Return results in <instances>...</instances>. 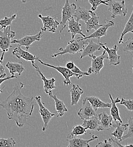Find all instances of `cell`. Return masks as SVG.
I'll use <instances>...</instances> for the list:
<instances>
[{
	"mask_svg": "<svg viewBox=\"0 0 133 147\" xmlns=\"http://www.w3.org/2000/svg\"><path fill=\"white\" fill-rule=\"evenodd\" d=\"M24 84L17 82L11 93L3 101L0 102V107L6 111L8 119L15 121L20 128L27 124V120L32 115L34 109V97L24 96L21 92Z\"/></svg>",
	"mask_w": 133,
	"mask_h": 147,
	"instance_id": "6da1fadb",
	"label": "cell"
},
{
	"mask_svg": "<svg viewBox=\"0 0 133 147\" xmlns=\"http://www.w3.org/2000/svg\"><path fill=\"white\" fill-rule=\"evenodd\" d=\"M88 39L80 40L78 37L76 38V39H72L68 42V45L65 49L60 47L58 49L59 52H57L52 55V57L55 58L57 57L58 55H63L65 54L75 55L82 52L88 44Z\"/></svg>",
	"mask_w": 133,
	"mask_h": 147,
	"instance_id": "7a4b0ae2",
	"label": "cell"
},
{
	"mask_svg": "<svg viewBox=\"0 0 133 147\" xmlns=\"http://www.w3.org/2000/svg\"><path fill=\"white\" fill-rule=\"evenodd\" d=\"M16 35V32L11 30L10 26L4 29H0V49L2 53L0 57L1 60H3L5 53L9 51V48L12 47L11 39L14 37Z\"/></svg>",
	"mask_w": 133,
	"mask_h": 147,
	"instance_id": "3957f363",
	"label": "cell"
},
{
	"mask_svg": "<svg viewBox=\"0 0 133 147\" xmlns=\"http://www.w3.org/2000/svg\"><path fill=\"white\" fill-rule=\"evenodd\" d=\"M76 8V5L75 3H70L69 0H65V4L62 8L61 21L59 22L61 26V28L59 30L60 33H61L66 28L68 21L71 18L73 17Z\"/></svg>",
	"mask_w": 133,
	"mask_h": 147,
	"instance_id": "277c9868",
	"label": "cell"
},
{
	"mask_svg": "<svg viewBox=\"0 0 133 147\" xmlns=\"http://www.w3.org/2000/svg\"><path fill=\"white\" fill-rule=\"evenodd\" d=\"M108 10L111 13V18H115L117 16L125 17L128 13V9L125 0L120 1L110 0L108 2Z\"/></svg>",
	"mask_w": 133,
	"mask_h": 147,
	"instance_id": "5b68a950",
	"label": "cell"
},
{
	"mask_svg": "<svg viewBox=\"0 0 133 147\" xmlns=\"http://www.w3.org/2000/svg\"><path fill=\"white\" fill-rule=\"evenodd\" d=\"M37 60L41 65L47 66V67H51V68H52L53 69H55L58 72H59V73L61 74L64 78V79L63 80V84L65 86H68V85H70L72 84V82L70 79V78L72 76H74L78 79H79V76L78 74L72 72V70L68 69L66 67L61 66L59 65L55 66V65H53L51 64L45 63L43 61H42L41 59H40L38 58Z\"/></svg>",
	"mask_w": 133,
	"mask_h": 147,
	"instance_id": "8992f818",
	"label": "cell"
},
{
	"mask_svg": "<svg viewBox=\"0 0 133 147\" xmlns=\"http://www.w3.org/2000/svg\"><path fill=\"white\" fill-rule=\"evenodd\" d=\"M35 98L39 107V113L44 123L42 127V131H44L48 128L49 122L51 121L52 118L55 115V114L51 113L44 106V104L42 102L41 97L40 96H36L35 97Z\"/></svg>",
	"mask_w": 133,
	"mask_h": 147,
	"instance_id": "52a82bcc",
	"label": "cell"
},
{
	"mask_svg": "<svg viewBox=\"0 0 133 147\" xmlns=\"http://www.w3.org/2000/svg\"><path fill=\"white\" fill-rule=\"evenodd\" d=\"M38 17L41 19L43 24V27L41 28L43 32L48 31L55 33L56 32L58 26L59 25V22L57 20V16H43L41 14H39Z\"/></svg>",
	"mask_w": 133,
	"mask_h": 147,
	"instance_id": "ba28073f",
	"label": "cell"
},
{
	"mask_svg": "<svg viewBox=\"0 0 133 147\" xmlns=\"http://www.w3.org/2000/svg\"><path fill=\"white\" fill-rule=\"evenodd\" d=\"M43 36V32L41 31L35 35H26L19 39H14L11 41V44H18L19 47L24 46L26 51H28L31 44L35 41H40Z\"/></svg>",
	"mask_w": 133,
	"mask_h": 147,
	"instance_id": "9c48e42d",
	"label": "cell"
},
{
	"mask_svg": "<svg viewBox=\"0 0 133 147\" xmlns=\"http://www.w3.org/2000/svg\"><path fill=\"white\" fill-rule=\"evenodd\" d=\"M32 65L36 70L38 75L40 77L44 82L43 88L45 93L49 95L52 94V90L56 88L55 86V82L56 80L54 78H51L50 79L47 78L44 75L41 73L38 66L35 65V62H32Z\"/></svg>",
	"mask_w": 133,
	"mask_h": 147,
	"instance_id": "30bf717a",
	"label": "cell"
},
{
	"mask_svg": "<svg viewBox=\"0 0 133 147\" xmlns=\"http://www.w3.org/2000/svg\"><path fill=\"white\" fill-rule=\"evenodd\" d=\"M77 114L83 121L90 119L97 114L96 110L93 108L90 102L84 98L83 100L82 106L78 111Z\"/></svg>",
	"mask_w": 133,
	"mask_h": 147,
	"instance_id": "8fae6325",
	"label": "cell"
},
{
	"mask_svg": "<svg viewBox=\"0 0 133 147\" xmlns=\"http://www.w3.org/2000/svg\"><path fill=\"white\" fill-rule=\"evenodd\" d=\"M88 44L85 47L84 49L82 52V54L80 56V58L82 59L85 57L88 56L91 58H94L96 55H94L96 52L99 51L102 49V45L104 43L100 42L99 41L97 43L95 42L92 39H88Z\"/></svg>",
	"mask_w": 133,
	"mask_h": 147,
	"instance_id": "7c38bea8",
	"label": "cell"
},
{
	"mask_svg": "<svg viewBox=\"0 0 133 147\" xmlns=\"http://www.w3.org/2000/svg\"><path fill=\"white\" fill-rule=\"evenodd\" d=\"M105 53L106 52L104 51L101 55L97 57L95 56L94 58H92L91 66L87 70L89 73L96 75L99 74L100 70L104 67V59H108V57L105 56Z\"/></svg>",
	"mask_w": 133,
	"mask_h": 147,
	"instance_id": "4fadbf2b",
	"label": "cell"
},
{
	"mask_svg": "<svg viewBox=\"0 0 133 147\" xmlns=\"http://www.w3.org/2000/svg\"><path fill=\"white\" fill-rule=\"evenodd\" d=\"M114 25V22L112 20L107 21L105 24H103L101 27L95 30V32H93L92 34L88 36L84 37H79V39L80 40H83L85 39H92V38H97L99 40L101 37L105 36L107 34L108 30L110 28L113 27Z\"/></svg>",
	"mask_w": 133,
	"mask_h": 147,
	"instance_id": "5bb4252c",
	"label": "cell"
},
{
	"mask_svg": "<svg viewBox=\"0 0 133 147\" xmlns=\"http://www.w3.org/2000/svg\"><path fill=\"white\" fill-rule=\"evenodd\" d=\"M107 43L104 42L102 45V49H104L106 53L108 55V59L109 60V64L110 65L117 66L121 63V55H117L118 49V46L115 44L112 48L106 47Z\"/></svg>",
	"mask_w": 133,
	"mask_h": 147,
	"instance_id": "9a60e30c",
	"label": "cell"
},
{
	"mask_svg": "<svg viewBox=\"0 0 133 147\" xmlns=\"http://www.w3.org/2000/svg\"><path fill=\"white\" fill-rule=\"evenodd\" d=\"M98 139V136L96 135H92L89 139H83L79 138L74 137L71 139H68L67 141L69 142L68 147H90L89 143L95 140Z\"/></svg>",
	"mask_w": 133,
	"mask_h": 147,
	"instance_id": "2e32d148",
	"label": "cell"
},
{
	"mask_svg": "<svg viewBox=\"0 0 133 147\" xmlns=\"http://www.w3.org/2000/svg\"><path fill=\"white\" fill-rule=\"evenodd\" d=\"M68 32L70 33L72 39L75 38L76 35L79 34L82 35L83 37H86V35L82 32V30L81 29V24L78 22L76 20L74 17H72L68 21Z\"/></svg>",
	"mask_w": 133,
	"mask_h": 147,
	"instance_id": "e0dca14e",
	"label": "cell"
},
{
	"mask_svg": "<svg viewBox=\"0 0 133 147\" xmlns=\"http://www.w3.org/2000/svg\"><path fill=\"white\" fill-rule=\"evenodd\" d=\"M12 55L17 57L18 59L23 58L26 61H31V62H35V60L38 59V57L35 55L27 52V51H24L19 46L13 51Z\"/></svg>",
	"mask_w": 133,
	"mask_h": 147,
	"instance_id": "ac0fdd59",
	"label": "cell"
},
{
	"mask_svg": "<svg viewBox=\"0 0 133 147\" xmlns=\"http://www.w3.org/2000/svg\"><path fill=\"white\" fill-rule=\"evenodd\" d=\"M100 129V131L109 130L112 126L113 118L111 115H108L105 113H101L98 114Z\"/></svg>",
	"mask_w": 133,
	"mask_h": 147,
	"instance_id": "d6986e66",
	"label": "cell"
},
{
	"mask_svg": "<svg viewBox=\"0 0 133 147\" xmlns=\"http://www.w3.org/2000/svg\"><path fill=\"white\" fill-rule=\"evenodd\" d=\"M118 121H114V123H112V126L114 127V131L112 133V135L114 137L115 140L120 142L121 139L122 138L124 132L126 130L128 127V123L122 124Z\"/></svg>",
	"mask_w": 133,
	"mask_h": 147,
	"instance_id": "ffe728a7",
	"label": "cell"
},
{
	"mask_svg": "<svg viewBox=\"0 0 133 147\" xmlns=\"http://www.w3.org/2000/svg\"><path fill=\"white\" fill-rule=\"evenodd\" d=\"M108 94L111 101V107L110 108L111 115L112 116L113 120H114V121H118L121 123H122V120L119 115V110L116 105L117 103H119L120 102V99L118 97H117L115 100H113L111 93H109Z\"/></svg>",
	"mask_w": 133,
	"mask_h": 147,
	"instance_id": "44dd1931",
	"label": "cell"
},
{
	"mask_svg": "<svg viewBox=\"0 0 133 147\" xmlns=\"http://www.w3.org/2000/svg\"><path fill=\"white\" fill-rule=\"evenodd\" d=\"M82 126L86 129L92 131H99L100 129V123L98 114L96 115L94 117L91 118L90 119L83 120V123L81 125Z\"/></svg>",
	"mask_w": 133,
	"mask_h": 147,
	"instance_id": "7402d4cb",
	"label": "cell"
},
{
	"mask_svg": "<svg viewBox=\"0 0 133 147\" xmlns=\"http://www.w3.org/2000/svg\"><path fill=\"white\" fill-rule=\"evenodd\" d=\"M70 93L71 96V105L74 106L78 104L84 91L78 84H73Z\"/></svg>",
	"mask_w": 133,
	"mask_h": 147,
	"instance_id": "603a6c76",
	"label": "cell"
},
{
	"mask_svg": "<svg viewBox=\"0 0 133 147\" xmlns=\"http://www.w3.org/2000/svg\"><path fill=\"white\" fill-rule=\"evenodd\" d=\"M91 18L89 19L85 23L86 25V31L88 33L91 30H97L103 24H100L99 23V17L97 16L95 12L90 10Z\"/></svg>",
	"mask_w": 133,
	"mask_h": 147,
	"instance_id": "cb8c5ba5",
	"label": "cell"
},
{
	"mask_svg": "<svg viewBox=\"0 0 133 147\" xmlns=\"http://www.w3.org/2000/svg\"><path fill=\"white\" fill-rule=\"evenodd\" d=\"M85 98L90 102L91 106L96 110L99 108H110L111 107V103L105 102L96 96H88L85 97Z\"/></svg>",
	"mask_w": 133,
	"mask_h": 147,
	"instance_id": "d4e9b609",
	"label": "cell"
},
{
	"mask_svg": "<svg viewBox=\"0 0 133 147\" xmlns=\"http://www.w3.org/2000/svg\"><path fill=\"white\" fill-rule=\"evenodd\" d=\"M50 97L52 98L55 103V110L57 111V117H62L65 113L68 112V110L63 102V101L60 100L57 97V94H51L49 95Z\"/></svg>",
	"mask_w": 133,
	"mask_h": 147,
	"instance_id": "484cf974",
	"label": "cell"
},
{
	"mask_svg": "<svg viewBox=\"0 0 133 147\" xmlns=\"http://www.w3.org/2000/svg\"><path fill=\"white\" fill-rule=\"evenodd\" d=\"M73 17L76 21L79 22V20H81L86 23L91 18L90 10H87L84 8L78 7V8H76L75 10Z\"/></svg>",
	"mask_w": 133,
	"mask_h": 147,
	"instance_id": "4316f807",
	"label": "cell"
},
{
	"mask_svg": "<svg viewBox=\"0 0 133 147\" xmlns=\"http://www.w3.org/2000/svg\"><path fill=\"white\" fill-rule=\"evenodd\" d=\"M6 67L11 75H14L15 73H18L19 75H20L25 70V68L23 67L22 62L18 63L9 61L6 63Z\"/></svg>",
	"mask_w": 133,
	"mask_h": 147,
	"instance_id": "83f0119b",
	"label": "cell"
},
{
	"mask_svg": "<svg viewBox=\"0 0 133 147\" xmlns=\"http://www.w3.org/2000/svg\"><path fill=\"white\" fill-rule=\"evenodd\" d=\"M128 32L133 33V11L132 12L130 18L128 19L127 23L125 26L124 29L122 32L121 33V36L118 38V44H122V42L123 41L124 37Z\"/></svg>",
	"mask_w": 133,
	"mask_h": 147,
	"instance_id": "f1b7e54d",
	"label": "cell"
},
{
	"mask_svg": "<svg viewBox=\"0 0 133 147\" xmlns=\"http://www.w3.org/2000/svg\"><path fill=\"white\" fill-rule=\"evenodd\" d=\"M86 134L87 129L82 126L81 125H78L73 127L70 134H69V136H68V138L71 139L77 136L86 135Z\"/></svg>",
	"mask_w": 133,
	"mask_h": 147,
	"instance_id": "f546056e",
	"label": "cell"
},
{
	"mask_svg": "<svg viewBox=\"0 0 133 147\" xmlns=\"http://www.w3.org/2000/svg\"><path fill=\"white\" fill-rule=\"evenodd\" d=\"M17 17V14H13L10 17H5V18L2 19H0V26L1 30L5 28L6 27L9 26H11L13 20H14Z\"/></svg>",
	"mask_w": 133,
	"mask_h": 147,
	"instance_id": "4dcf8cb0",
	"label": "cell"
},
{
	"mask_svg": "<svg viewBox=\"0 0 133 147\" xmlns=\"http://www.w3.org/2000/svg\"><path fill=\"white\" fill-rule=\"evenodd\" d=\"M123 51L126 53H130L132 55L133 53V38L129 37L126 42H122Z\"/></svg>",
	"mask_w": 133,
	"mask_h": 147,
	"instance_id": "1f68e13d",
	"label": "cell"
},
{
	"mask_svg": "<svg viewBox=\"0 0 133 147\" xmlns=\"http://www.w3.org/2000/svg\"><path fill=\"white\" fill-rule=\"evenodd\" d=\"M128 131L127 132V134L124 135L122 136V138L120 140V142L125 140L127 139L130 138H133V118L132 117L129 118V119H128Z\"/></svg>",
	"mask_w": 133,
	"mask_h": 147,
	"instance_id": "d6a6232c",
	"label": "cell"
},
{
	"mask_svg": "<svg viewBox=\"0 0 133 147\" xmlns=\"http://www.w3.org/2000/svg\"><path fill=\"white\" fill-rule=\"evenodd\" d=\"M16 142L13 138H0V147H14Z\"/></svg>",
	"mask_w": 133,
	"mask_h": 147,
	"instance_id": "836d02e7",
	"label": "cell"
},
{
	"mask_svg": "<svg viewBox=\"0 0 133 147\" xmlns=\"http://www.w3.org/2000/svg\"><path fill=\"white\" fill-rule=\"evenodd\" d=\"M88 2L91 5V11H95L97 7L101 4H104L107 6L108 5V2L110 0H88Z\"/></svg>",
	"mask_w": 133,
	"mask_h": 147,
	"instance_id": "e575fe53",
	"label": "cell"
},
{
	"mask_svg": "<svg viewBox=\"0 0 133 147\" xmlns=\"http://www.w3.org/2000/svg\"><path fill=\"white\" fill-rule=\"evenodd\" d=\"M121 105H124L127 109L129 111H132L133 110V101L131 99L129 100H126L124 98H122L121 100H120V102H119Z\"/></svg>",
	"mask_w": 133,
	"mask_h": 147,
	"instance_id": "d590c367",
	"label": "cell"
},
{
	"mask_svg": "<svg viewBox=\"0 0 133 147\" xmlns=\"http://www.w3.org/2000/svg\"><path fill=\"white\" fill-rule=\"evenodd\" d=\"M96 147H114L113 142L112 138H109L108 139H104L103 142H99L96 144Z\"/></svg>",
	"mask_w": 133,
	"mask_h": 147,
	"instance_id": "8d00e7d4",
	"label": "cell"
},
{
	"mask_svg": "<svg viewBox=\"0 0 133 147\" xmlns=\"http://www.w3.org/2000/svg\"><path fill=\"white\" fill-rule=\"evenodd\" d=\"M71 70H72V72L78 74V76H79V79L82 78L83 76H89V75H91L87 71H82L76 65H75L74 68L73 69H72Z\"/></svg>",
	"mask_w": 133,
	"mask_h": 147,
	"instance_id": "74e56055",
	"label": "cell"
},
{
	"mask_svg": "<svg viewBox=\"0 0 133 147\" xmlns=\"http://www.w3.org/2000/svg\"><path fill=\"white\" fill-rule=\"evenodd\" d=\"M2 62L3 61L0 59V78H3L6 76V73Z\"/></svg>",
	"mask_w": 133,
	"mask_h": 147,
	"instance_id": "f35d334b",
	"label": "cell"
},
{
	"mask_svg": "<svg viewBox=\"0 0 133 147\" xmlns=\"http://www.w3.org/2000/svg\"><path fill=\"white\" fill-rule=\"evenodd\" d=\"M14 78H17V77L16 76H15L14 75H11V76H9L5 77L3 78H0V86L5 81H6V80H10V79H14Z\"/></svg>",
	"mask_w": 133,
	"mask_h": 147,
	"instance_id": "ab89813d",
	"label": "cell"
},
{
	"mask_svg": "<svg viewBox=\"0 0 133 147\" xmlns=\"http://www.w3.org/2000/svg\"><path fill=\"white\" fill-rule=\"evenodd\" d=\"M75 66V63L73 61H69L68 62L66 63V65H65V67L69 69V70H72L74 68Z\"/></svg>",
	"mask_w": 133,
	"mask_h": 147,
	"instance_id": "60d3db41",
	"label": "cell"
},
{
	"mask_svg": "<svg viewBox=\"0 0 133 147\" xmlns=\"http://www.w3.org/2000/svg\"><path fill=\"white\" fill-rule=\"evenodd\" d=\"M20 1H21L23 3H26L27 2V0H20Z\"/></svg>",
	"mask_w": 133,
	"mask_h": 147,
	"instance_id": "b9f144b4",
	"label": "cell"
},
{
	"mask_svg": "<svg viewBox=\"0 0 133 147\" xmlns=\"http://www.w3.org/2000/svg\"><path fill=\"white\" fill-rule=\"evenodd\" d=\"M3 87H5V86H3ZM2 88H0V93L2 92Z\"/></svg>",
	"mask_w": 133,
	"mask_h": 147,
	"instance_id": "7bdbcfd3",
	"label": "cell"
},
{
	"mask_svg": "<svg viewBox=\"0 0 133 147\" xmlns=\"http://www.w3.org/2000/svg\"><path fill=\"white\" fill-rule=\"evenodd\" d=\"M75 1H76V2H77V1H78V0H75Z\"/></svg>",
	"mask_w": 133,
	"mask_h": 147,
	"instance_id": "ee69618b",
	"label": "cell"
},
{
	"mask_svg": "<svg viewBox=\"0 0 133 147\" xmlns=\"http://www.w3.org/2000/svg\"><path fill=\"white\" fill-rule=\"evenodd\" d=\"M1 53V52H0V53Z\"/></svg>",
	"mask_w": 133,
	"mask_h": 147,
	"instance_id": "f6af8a7d",
	"label": "cell"
}]
</instances>
